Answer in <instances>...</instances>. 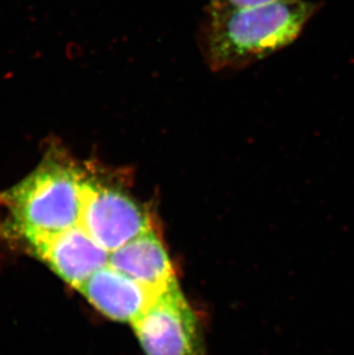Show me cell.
<instances>
[{
	"label": "cell",
	"instance_id": "2",
	"mask_svg": "<svg viewBox=\"0 0 354 355\" xmlns=\"http://www.w3.org/2000/svg\"><path fill=\"white\" fill-rule=\"evenodd\" d=\"M314 3L280 0L243 10H206L201 46L212 71H231L269 57L297 40Z\"/></svg>",
	"mask_w": 354,
	"mask_h": 355
},
{
	"label": "cell",
	"instance_id": "4",
	"mask_svg": "<svg viewBox=\"0 0 354 355\" xmlns=\"http://www.w3.org/2000/svg\"><path fill=\"white\" fill-rule=\"evenodd\" d=\"M133 327L146 355H204L197 318L178 285L158 295Z\"/></svg>",
	"mask_w": 354,
	"mask_h": 355
},
{
	"label": "cell",
	"instance_id": "3",
	"mask_svg": "<svg viewBox=\"0 0 354 355\" xmlns=\"http://www.w3.org/2000/svg\"><path fill=\"white\" fill-rule=\"evenodd\" d=\"M80 225L110 253L152 230L150 216L129 193L89 176Z\"/></svg>",
	"mask_w": 354,
	"mask_h": 355
},
{
	"label": "cell",
	"instance_id": "7",
	"mask_svg": "<svg viewBox=\"0 0 354 355\" xmlns=\"http://www.w3.org/2000/svg\"><path fill=\"white\" fill-rule=\"evenodd\" d=\"M108 265L157 295L178 285L167 251L152 230L110 252Z\"/></svg>",
	"mask_w": 354,
	"mask_h": 355
},
{
	"label": "cell",
	"instance_id": "1",
	"mask_svg": "<svg viewBox=\"0 0 354 355\" xmlns=\"http://www.w3.org/2000/svg\"><path fill=\"white\" fill-rule=\"evenodd\" d=\"M87 176L66 152L51 148L35 171L0 195L7 209L5 230L34 252L80 225Z\"/></svg>",
	"mask_w": 354,
	"mask_h": 355
},
{
	"label": "cell",
	"instance_id": "6",
	"mask_svg": "<svg viewBox=\"0 0 354 355\" xmlns=\"http://www.w3.org/2000/svg\"><path fill=\"white\" fill-rule=\"evenodd\" d=\"M78 291L107 318L130 324L159 295L110 265L87 278Z\"/></svg>",
	"mask_w": 354,
	"mask_h": 355
},
{
	"label": "cell",
	"instance_id": "5",
	"mask_svg": "<svg viewBox=\"0 0 354 355\" xmlns=\"http://www.w3.org/2000/svg\"><path fill=\"white\" fill-rule=\"evenodd\" d=\"M33 253L77 290L87 278L108 265L110 259V252L92 239L81 225L51 238Z\"/></svg>",
	"mask_w": 354,
	"mask_h": 355
},
{
	"label": "cell",
	"instance_id": "8",
	"mask_svg": "<svg viewBox=\"0 0 354 355\" xmlns=\"http://www.w3.org/2000/svg\"><path fill=\"white\" fill-rule=\"evenodd\" d=\"M280 0H210L206 10L224 12V10H243L252 7L264 6Z\"/></svg>",
	"mask_w": 354,
	"mask_h": 355
}]
</instances>
